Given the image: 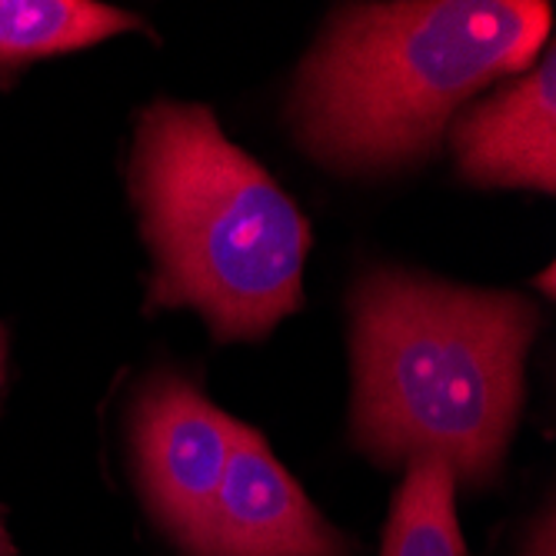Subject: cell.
I'll use <instances>...</instances> for the list:
<instances>
[{
  "instance_id": "6da1fadb",
  "label": "cell",
  "mask_w": 556,
  "mask_h": 556,
  "mask_svg": "<svg viewBox=\"0 0 556 556\" xmlns=\"http://www.w3.org/2000/svg\"><path fill=\"white\" fill-rule=\"evenodd\" d=\"M350 317L357 446L383 467L437 457L483 486L523 407L540 311L520 293L374 270L353 287Z\"/></svg>"
},
{
  "instance_id": "7a4b0ae2",
  "label": "cell",
  "mask_w": 556,
  "mask_h": 556,
  "mask_svg": "<svg viewBox=\"0 0 556 556\" xmlns=\"http://www.w3.org/2000/svg\"><path fill=\"white\" fill-rule=\"evenodd\" d=\"M553 24L533 0H433L340 11L303 61L290 124L333 170H393L433 154L464 100L536 61Z\"/></svg>"
},
{
  "instance_id": "3957f363",
  "label": "cell",
  "mask_w": 556,
  "mask_h": 556,
  "mask_svg": "<svg viewBox=\"0 0 556 556\" xmlns=\"http://www.w3.org/2000/svg\"><path fill=\"white\" fill-rule=\"evenodd\" d=\"M130 190L154 250V307H193L217 340H257L303 300L307 217L200 104L137 121Z\"/></svg>"
},
{
  "instance_id": "277c9868",
  "label": "cell",
  "mask_w": 556,
  "mask_h": 556,
  "mask_svg": "<svg viewBox=\"0 0 556 556\" xmlns=\"http://www.w3.org/2000/svg\"><path fill=\"white\" fill-rule=\"evenodd\" d=\"M237 420L174 374L150 377L134 403V450L147 500L177 543L200 556Z\"/></svg>"
},
{
  "instance_id": "5b68a950",
  "label": "cell",
  "mask_w": 556,
  "mask_h": 556,
  "mask_svg": "<svg viewBox=\"0 0 556 556\" xmlns=\"http://www.w3.org/2000/svg\"><path fill=\"white\" fill-rule=\"evenodd\" d=\"M200 556H350L257 430L237 424Z\"/></svg>"
},
{
  "instance_id": "8992f818",
  "label": "cell",
  "mask_w": 556,
  "mask_h": 556,
  "mask_svg": "<svg viewBox=\"0 0 556 556\" xmlns=\"http://www.w3.org/2000/svg\"><path fill=\"white\" fill-rule=\"evenodd\" d=\"M450 143L467 180L480 187H556V61H543L507 90L470 108L450 127Z\"/></svg>"
},
{
  "instance_id": "52a82bcc",
  "label": "cell",
  "mask_w": 556,
  "mask_h": 556,
  "mask_svg": "<svg viewBox=\"0 0 556 556\" xmlns=\"http://www.w3.org/2000/svg\"><path fill=\"white\" fill-rule=\"evenodd\" d=\"M137 27V17L87 0H0V67L67 54Z\"/></svg>"
},
{
  "instance_id": "ba28073f",
  "label": "cell",
  "mask_w": 556,
  "mask_h": 556,
  "mask_svg": "<svg viewBox=\"0 0 556 556\" xmlns=\"http://www.w3.org/2000/svg\"><path fill=\"white\" fill-rule=\"evenodd\" d=\"M453 493L457 480L443 460H410L393 496L383 556H467Z\"/></svg>"
},
{
  "instance_id": "9c48e42d",
  "label": "cell",
  "mask_w": 556,
  "mask_h": 556,
  "mask_svg": "<svg viewBox=\"0 0 556 556\" xmlns=\"http://www.w3.org/2000/svg\"><path fill=\"white\" fill-rule=\"evenodd\" d=\"M523 556H556V530H553V514L549 510L540 517V527H533Z\"/></svg>"
},
{
  "instance_id": "30bf717a",
  "label": "cell",
  "mask_w": 556,
  "mask_h": 556,
  "mask_svg": "<svg viewBox=\"0 0 556 556\" xmlns=\"http://www.w3.org/2000/svg\"><path fill=\"white\" fill-rule=\"evenodd\" d=\"M4 367H8V337L4 327H0V383H4Z\"/></svg>"
}]
</instances>
